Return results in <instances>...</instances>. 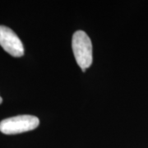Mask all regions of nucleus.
<instances>
[{"label":"nucleus","mask_w":148,"mask_h":148,"mask_svg":"<svg viewBox=\"0 0 148 148\" xmlns=\"http://www.w3.org/2000/svg\"><path fill=\"white\" fill-rule=\"evenodd\" d=\"M0 45L13 57H21L24 47L19 37L9 27L0 26Z\"/></svg>","instance_id":"3"},{"label":"nucleus","mask_w":148,"mask_h":148,"mask_svg":"<svg viewBox=\"0 0 148 148\" xmlns=\"http://www.w3.org/2000/svg\"><path fill=\"white\" fill-rule=\"evenodd\" d=\"M40 124L39 119L33 115H17L0 122V131L7 134H18L34 130Z\"/></svg>","instance_id":"2"},{"label":"nucleus","mask_w":148,"mask_h":148,"mask_svg":"<svg viewBox=\"0 0 148 148\" xmlns=\"http://www.w3.org/2000/svg\"><path fill=\"white\" fill-rule=\"evenodd\" d=\"M72 46L77 64L82 71L92 64V44L86 32L77 31L73 34Z\"/></svg>","instance_id":"1"},{"label":"nucleus","mask_w":148,"mask_h":148,"mask_svg":"<svg viewBox=\"0 0 148 148\" xmlns=\"http://www.w3.org/2000/svg\"><path fill=\"white\" fill-rule=\"evenodd\" d=\"M2 102H3V99H2V98H1V96H0V104H1Z\"/></svg>","instance_id":"4"}]
</instances>
